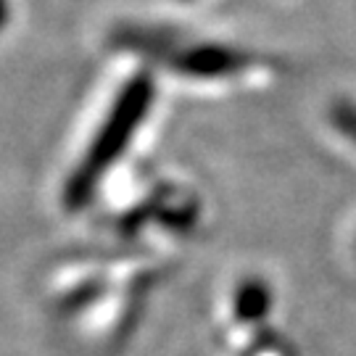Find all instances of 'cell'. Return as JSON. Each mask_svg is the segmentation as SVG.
Instances as JSON below:
<instances>
[{
    "label": "cell",
    "mask_w": 356,
    "mask_h": 356,
    "mask_svg": "<svg viewBox=\"0 0 356 356\" xmlns=\"http://www.w3.org/2000/svg\"><path fill=\"white\" fill-rule=\"evenodd\" d=\"M238 314L243 319H256V317H264L267 314V306H269V291L267 285L261 282H245L241 291H238Z\"/></svg>",
    "instance_id": "cell-3"
},
{
    "label": "cell",
    "mask_w": 356,
    "mask_h": 356,
    "mask_svg": "<svg viewBox=\"0 0 356 356\" xmlns=\"http://www.w3.org/2000/svg\"><path fill=\"white\" fill-rule=\"evenodd\" d=\"M153 103V82L151 76H135L127 88L122 90L119 101L114 103L108 119L103 122L98 138L88 151L82 166L74 172L72 182L66 185V204L72 209L88 204L92 191L98 188L101 177L108 172V166L124 153L129 145V138L135 135V129L143 124V119L148 114Z\"/></svg>",
    "instance_id": "cell-1"
},
{
    "label": "cell",
    "mask_w": 356,
    "mask_h": 356,
    "mask_svg": "<svg viewBox=\"0 0 356 356\" xmlns=\"http://www.w3.org/2000/svg\"><path fill=\"white\" fill-rule=\"evenodd\" d=\"M330 119L335 129L356 145V106H351V103H335L330 111Z\"/></svg>",
    "instance_id": "cell-4"
},
{
    "label": "cell",
    "mask_w": 356,
    "mask_h": 356,
    "mask_svg": "<svg viewBox=\"0 0 356 356\" xmlns=\"http://www.w3.org/2000/svg\"><path fill=\"white\" fill-rule=\"evenodd\" d=\"M256 64L259 58L254 53L219 45V42H201L172 56V66L193 79H227V76L248 72Z\"/></svg>",
    "instance_id": "cell-2"
}]
</instances>
